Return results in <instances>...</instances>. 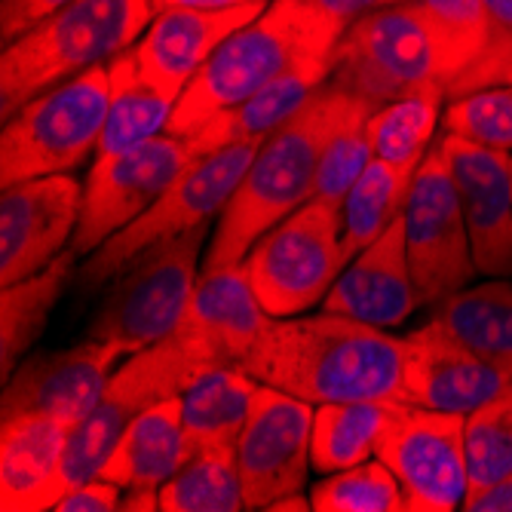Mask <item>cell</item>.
I'll list each match as a JSON object with an SVG mask.
<instances>
[{
  "label": "cell",
  "instance_id": "1",
  "mask_svg": "<svg viewBox=\"0 0 512 512\" xmlns=\"http://www.w3.org/2000/svg\"><path fill=\"white\" fill-rule=\"evenodd\" d=\"M402 359L405 338L322 310L316 316L270 319L240 368L258 384L292 393L310 405L402 402Z\"/></svg>",
  "mask_w": 512,
  "mask_h": 512
},
{
  "label": "cell",
  "instance_id": "2",
  "mask_svg": "<svg viewBox=\"0 0 512 512\" xmlns=\"http://www.w3.org/2000/svg\"><path fill=\"white\" fill-rule=\"evenodd\" d=\"M375 111V105L353 96L332 77L316 86L310 99L261 142L237 191L221 209L203 273L243 264L249 249L273 224L313 200L325 148L344 126Z\"/></svg>",
  "mask_w": 512,
  "mask_h": 512
},
{
  "label": "cell",
  "instance_id": "3",
  "mask_svg": "<svg viewBox=\"0 0 512 512\" xmlns=\"http://www.w3.org/2000/svg\"><path fill=\"white\" fill-rule=\"evenodd\" d=\"M344 22L310 0H270V7L237 28L178 96L166 132L188 138L215 114L240 105L273 80L310 62L332 59Z\"/></svg>",
  "mask_w": 512,
  "mask_h": 512
},
{
  "label": "cell",
  "instance_id": "4",
  "mask_svg": "<svg viewBox=\"0 0 512 512\" xmlns=\"http://www.w3.org/2000/svg\"><path fill=\"white\" fill-rule=\"evenodd\" d=\"M154 22V0H68L0 56V111L10 120L56 83L114 59Z\"/></svg>",
  "mask_w": 512,
  "mask_h": 512
},
{
  "label": "cell",
  "instance_id": "5",
  "mask_svg": "<svg viewBox=\"0 0 512 512\" xmlns=\"http://www.w3.org/2000/svg\"><path fill=\"white\" fill-rule=\"evenodd\" d=\"M332 80L375 108L448 86L442 40L421 0L381 7L347 25L332 53Z\"/></svg>",
  "mask_w": 512,
  "mask_h": 512
},
{
  "label": "cell",
  "instance_id": "6",
  "mask_svg": "<svg viewBox=\"0 0 512 512\" xmlns=\"http://www.w3.org/2000/svg\"><path fill=\"white\" fill-rule=\"evenodd\" d=\"M108 65H92L25 102L0 132V184L62 175L99 148L108 120Z\"/></svg>",
  "mask_w": 512,
  "mask_h": 512
},
{
  "label": "cell",
  "instance_id": "7",
  "mask_svg": "<svg viewBox=\"0 0 512 512\" xmlns=\"http://www.w3.org/2000/svg\"><path fill=\"white\" fill-rule=\"evenodd\" d=\"M212 221L160 240L138 252L117 276L114 286L89 319L86 335L114 341L126 353H138L163 341L191 304L197 289V264Z\"/></svg>",
  "mask_w": 512,
  "mask_h": 512
},
{
  "label": "cell",
  "instance_id": "8",
  "mask_svg": "<svg viewBox=\"0 0 512 512\" xmlns=\"http://www.w3.org/2000/svg\"><path fill=\"white\" fill-rule=\"evenodd\" d=\"M341 234V206L307 200L249 249L243 267L258 301L273 319L301 316L325 301L347 267Z\"/></svg>",
  "mask_w": 512,
  "mask_h": 512
},
{
  "label": "cell",
  "instance_id": "9",
  "mask_svg": "<svg viewBox=\"0 0 512 512\" xmlns=\"http://www.w3.org/2000/svg\"><path fill=\"white\" fill-rule=\"evenodd\" d=\"M200 375L206 371L184 350L175 332L145 350L129 353V359L111 375L96 408L68 436L62 467L65 491L99 479V470L135 417L169 396H181Z\"/></svg>",
  "mask_w": 512,
  "mask_h": 512
},
{
  "label": "cell",
  "instance_id": "10",
  "mask_svg": "<svg viewBox=\"0 0 512 512\" xmlns=\"http://www.w3.org/2000/svg\"><path fill=\"white\" fill-rule=\"evenodd\" d=\"M258 148L261 142H246L191 160V166L154 200L151 209H145L132 224L117 230L108 243L92 252V258L80 267V289L92 292L105 286L148 246L178 237L184 230H194L203 221H215L230 194L237 191Z\"/></svg>",
  "mask_w": 512,
  "mask_h": 512
},
{
  "label": "cell",
  "instance_id": "11",
  "mask_svg": "<svg viewBox=\"0 0 512 512\" xmlns=\"http://www.w3.org/2000/svg\"><path fill=\"white\" fill-rule=\"evenodd\" d=\"M405 240L411 276L424 307H436L467 289L479 273L457 184L439 142L414 172L405 203Z\"/></svg>",
  "mask_w": 512,
  "mask_h": 512
},
{
  "label": "cell",
  "instance_id": "12",
  "mask_svg": "<svg viewBox=\"0 0 512 512\" xmlns=\"http://www.w3.org/2000/svg\"><path fill=\"white\" fill-rule=\"evenodd\" d=\"M375 457L396 473L411 512H451L470 491L463 414L402 402Z\"/></svg>",
  "mask_w": 512,
  "mask_h": 512
},
{
  "label": "cell",
  "instance_id": "13",
  "mask_svg": "<svg viewBox=\"0 0 512 512\" xmlns=\"http://www.w3.org/2000/svg\"><path fill=\"white\" fill-rule=\"evenodd\" d=\"M191 160L197 157L188 142L169 132H160L129 151L96 157L86 175L80 221L68 249L92 255L117 230L151 209L154 200L191 166Z\"/></svg>",
  "mask_w": 512,
  "mask_h": 512
},
{
  "label": "cell",
  "instance_id": "14",
  "mask_svg": "<svg viewBox=\"0 0 512 512\" xmlns=\"http://www.w3.org/2000/svg\"><path fill=\"white\" fill-rule=\"evenodd\" d=\"M316 405L258 384L243 433L237 439V467L249 509H270L276 500L301 494L313 467V411Z\"/></svg>",
  "mask_w": 512,
  "mask_h": 512
},
{
  "label": "cell",
  "instance_id": "15",
  "mask_svg": "<svg viewBox=\"0 0 512 512\" xmlns=\"http://www.w3.org/2000/svg\"><path fill=\"white\" fill-rule=\"evenodd\" d=\"M83 206V188L62 172L7 184L0 194V286L43 270L65 252Z\"/></svg>",
  "mask_w": 512,
  "mask_h": 512
},
{
  "label": "cell",
  "instance_id": "16",
  "mask_svg": "<svg viewBox=\"0 0 512 512\" xmlns=\"http://www.w3.org/2000/svg\"><path fill=\"white\" fill-rule=\"evenodd\" d=\"M120 356H129L120 344L96 338H86L68 350L28 356L4 381L7 387L0 399V417L43 411L77 427L102 399L111 381V368Z\"/></svg>",
  "mask_w": 512,
  "mask_h": 512
},
{
  "label": "cell",
  "instance_id": "17",
  "mask_svg": "<svg viewBox=\"0 0 512 512\" xmlns=\"http://www.w3.org/2000/svg\"><path fill=\"white\" fill-rule=\"evenodd\" d=\"M270 313L258 301L243 264L200 273L191 304L175 325L184 344L203 371L240 368L270 325Z\"/></svg>",
  "mask_w": 512,
  "mask_h": 512
},
{
  "label": "cell",
  "instance_id": "18",
  "mask_svg": "<svg viewBox=\"0 0 512 512\" xmlns=\"http://www.w3.org/2000/svg\"><path fill=\"white\" fill-rule=\"evenodd\" d=\"M439 148L457 184L476 270L512 279V154L448 132L439 138Z\"/></svg>",
  "mask_w": 512,
  "mask_h": 512
},
{
  "label": "cell",
  "instance_id": "19",
  "mask_svg": "<svg viewBox=\"0 0 512 512\" xmlns=\"http://www.w3.org/2000/svg\"><path fill=\"white\" fill-rule=\"evenodd\" d=\"M506 384H512V375L463 347L436 319L405 338L402 402L408 405L467 417Z\"/></svg>",
  "mask_w": 512,
  "mask_h": 512
},
{
  "label": "cell",
  "instance_id": "20",
  "mask_svg": "<svg viewBox=\"0 0 512 512\" xmlns=\"http://www.w3.org/2000/svg\"><path fill=\"white\" fill-rule=\"evenodd\" d=\"M270 7V0H252L230 10H188L175 7L154 16L148 31L132 46L142 74L178 102L184 86L209 62V56L234 34Z\"/></svg>",
  "mask_w": 512,
  "mask_h": 512
},
{
  "label": "cell",
  "instance_id": "21",
  "mask_svg": "<svg viewBox=\"0 0 512 512\" xmlns=\"http://www.w3.org/2000/svg\"><path fill=\"white\" fill-rule=\"evenodd\" d=\"M417 307H424L421 292L414 286L405 240V212L384 234L362 249L350 267L335 279L325 295L322 310L362 319L378 329H393L405 322Z\"/></svg>",
  "mask_w": 512,
  "mask_h": 512
},
{
  "label": "cell",
  "instance_id": "22",
  "mask_svg": "<svg viewBox=\"0 0 512 512\" xmlns=\"http://www.w3.org/2000/svg\"><path fill=\"white\" fill-rule=\"evenodd\" d=\"M74 424L56 414L25 411L4 417L0 427V509H53L65 494L62 467Z\"/></svg>",
  "mask_w": 512,
  "mask_h": 512
},
{
  "label": "cell",
  "instance_id": "23",
  "mask_svg": "<svg viewBox=\"0 0 512 512\" xmlns=\"http://www.w3.org/2000/svg\"><path fill=\"white\" fill-rule=\"evenodd\" d=\"M329 77H332V59L310 62L298 71H289L286 77L273 80L270 86L243 99L240 105L215 114L194 135L184 138V142H188L194 157H206V154L246 145V142H264V138L279 123H286L310 99V92Z\"/></svg>",
  "mask_w": 512,
  "mask_h": 512
},
{
  "label": "cell",
  "instance_id": "24",
  "mask_svg": "<svg viewBox=\"0 0 512 512\" xmlns=\"http://www.w3.org/2000/svg\"><path fill=\"white\" fill-rule=\"evenodd\" d=\"M184 460V405L169 396L142 411L114 445L99 479L126 488H154L175 476Z\"/></svg>",
  "mask_w": 512,
  "mask_h": 512
},
{
  "label": "cell",
  "instance_id": "25",
  "mask_svg": "<svg viewBox=\"0 0 512 512\" xmlns=\"http://www.w3.org/2000/svg\"><path fill=\"white\" fill-rule=\"evenodd\" d=\"M258 381L243 368H212L181 393L184 460L206 448H237ZM181 460V463H184Z\"/></svg>",
  "mask_w": 512,
  "mask_h": 512
},
{
  "label": "cell",
  "instance_id": "26",
  "mask_svg": "<svg viewBox=\"0 0 512 512\" xmlns=\"http://www.w3.org/2000/svg\"><path fill=\"white\" fill-rule=\"evenodd\" d=\"M77 258L80 255L68 249L43 270L0 289V371H4V381L16 371L25 350L40 338L53 307L68 292Z\"/></svg>",
  "mask_w": 512,
  "mask_h": 512
},
{
  "label": "cell",
  "instance_id": "27",
  "mask_svg": "<svg viewBox=\"0 0 512 512\" xmlns=\"http://www.w3.org/2000/svg\"><path fill=\"white\" fill-rule=\"evenodd\" d=\"M433 319L463 347L512 375V283L491 279L436 304Z\"/></svg>",
  "mask_w": 512,
  "mask_h": 512
},
{
  "label": "cell",
  "instance_id": "28",
  "mask_svg": "<svg viewBox=\"0 0 512 512\" xmlns=\"http://www.w3.org/2000/svg\"><path fill=\"white\" fill-rule=\"evenodd\" d=\"M105 65H108V80H111V102H108V120L99 138L96 157L129 151L135 145L148 142V138L160 135V129H166L169 114L175 108V102L163 96V92L142 74L132 46L117 53L114 59H108Z\"/></svg>",
  "mask_w": 512,
  "mask_h": 512
},
{
  "label": "cell",
  "instance_id": "29",
  "mask_svg": "<svg viewBox=\"0 0 512 512\" xmlns=\"http://www.w3.org/2000/svg\"><path fill=\"white\" fill-rule=\"evenodd\" d=\"M402 402H329L316 405L310 460L316 473H338L378 454V442Z\"/></svg>",
  "mask_w": 512,
  "mask_h": 512
},
{
  "label": "cell",
  "instance_id": "30",
  "mask_svg": "<svg viewBox=\"0 0 512 512\" xmlns=\"http://www.w3.org/2000/svg\"><path fill=\"white\" fill-rule=\"evenodd\" d=\"M411 181L414 172L411 169H399L381 157H375L365 172L359 175V181L350 188L341 212H344V261L350 264L362 249H368L375 243L384 230L402 218L408 194H411Z\"/></svg>",
  "mask_w": 512,
  "mask_h": 512
},
{
  "label": "cell",
  "instance_id": "31",
  "mask_svg": "<svg viewBox=\"0 0 512 512\" xmlns=\"http://www.w3.org/2000/svg\"><path fill=\"white\" fill-rule=\"evenodd\" d=\"M163 512H240L246 506L237 448H206L191 454L160 485Z\"/></svg>",
  "mask_w": 512,
  "mask_h": 512
},
{
  "label": "cell",
  "instance_id": "32",
  "mask_svg": "<svg viewBox=\"0 0 512 512\" xmlns=\"http://www.w3.org/2000/svg\"><path fill=\"white\" fill-rule=\"evenodd\" d=\"M445 86H427L405 99L381 105L368 117V138L375 157L417 172L427 151L433 148V132L442 114Z\"/></svg>",
  "mask_w": 512,
  "mask_h": 512
},
{
  "label": "cell",
  "instance_id": "33",
  "mask_svg": "<svg viewBox=\"0 0 512 512\" xmlns=\"http://www.w3.org/2000/svg\"><path fill=\"white\" fill-rule=\"evenodd\" d=\"M310 503L313 512H402L405 494L387 463L371 457L313 485Z\"/></svg>",
  "mask_w": 512,
  "mask_h": 512
},
{
  "label": "cell",
  "instance_id": "34",
  "mask_svg": "<svg viewBox=\"0 0 512 512\" xmlns=\"http://www.w3.org/2000/svg\"><path fill=\"white\" fill-rule=\"evenodd\" d=\"M470 491L512 473V384L467 414Z\"/></svg>",
  "mask_w": 512,
  "mask_h": 512
},
{
  "label": "cell",
  "instance_id": "35",
  "mask_svg": "<svg viewBox=\"0 0 512 512\" xmlns=\"http://www.w3.org/2000/svg\"><path fill=\"white\" fill-rule=\"evenodd\" d=\"M442 129L473 145L512 154V86H488L451 99Z\"/></svg>",
  "mask_w": 512,
  "mask_h": 512
},
{
  "label": "cell",
  "instance_id": "36",
  "mask_svg": "<svg viewBox=\"0 0 512 512\" xmlns=\"http://www.w3.org/2000/svg\"><path fill=\"white\" fill-rule=\"evenodd\" d=\"M445 50L451 80L467 68L488 43L494 19L485 0H421ZM448 80V83H451ZM448 89V86H445Z\"/></svg>",
  "mask_w": 512,
  "mask_h": 512
},
{
  "label": "cell",
  "instance_id": "37",
  "mask_svg": "<svg viewBox=\"0 0 512 512\" xmlns=\"http://www.w3.org/2000/svg\"><path fill=\"white\" fill-rule=\"evenodd\" d=\"M371 160H375V148H371L368 138V117H359L350 126H344L332 138V145L325 148L313 184V200L344 206L350 188L359 181V175Z\"/></svg>",
  "mask_w": 512,
  "mask_h": 512
},
{
  "label": "cell",
  "instance_id": "38",
  "mask_svg": "<svg viewBox=\"0 0 512 512\" xmlns=\"http://www.w3.org/2000/svg\"><path fill=\"white\" fill-rule=\"evenodd\" d=\"M488 86H512V28L506 25H494L482 53L448 83L445 99L451 102L457 96Z\"/></svg>",
  "mask_w": 512,
  "mask_h": 512
},
{
  "label": "cell",
  "instance_id": "39",
  "mask_svg": "<svg viewBox=\"0 0 512 512\" xmlns=\"http://www.w3.org/2000/svg\"><path fill=\"white\" fill-rule=\"evenodd\" d=\"M65 4L68 0H4L0 4V37H4V46L37 28Z\"/></svg>",
  "mask_w": 512,
  "mask_h": 512
},
{
  "label": "cell",
  "instance_id": "40",
  "mask_svg": "<svg viewBox=\"0 0 512 512\" xmlns=\"http://www.w3.org/2000/svg\"><path fill=\"white\" fill-rule=\"evenodd\" d=\"M123 488L105 479H92L83 485L68 488L59 500H56V512H114L120 509V494Z\"/></svg>",
  "mask_w": 512,
  "mask_h": 512
},
{
  "label": "cell",
  "instance_id": "41",
  "mask_svg": "<svg viewBox=\"0 0 512 512\" xmlns=\"http://www.w3.org/2000/svg\"><path fill=\"white\" fill-rule=\"evenodd\" d=\"M460 509L463 512H512V473L491 485L467 491Z\"/></svg>",
  "mask_w": 512,
  "mask_h": 512
},
{
  "label": "cell",
  "instance_id": "42",
  "mask_svg": "<svg viewBox=\"0 0 512 512\" xmlns=\"http://www.w3.org/2000/svg\"><path fill=\"white\" fill-rule=\"evenodd\" d=\"M310 4H316L319 10H325L344 25H353L356 19L375 13L381 7H390V4H402V0H310Z\"/></svg>",
  "mask_w": 512,
  "mask_h": 512
},
{
  "label": "cell",
  "instance_id": "43",
  "mask_svg": "<svg viewBox=\"0 0 512 512\" xmlns=\"http://www.w3.org/2000/svg\"><path fill=\"white\" fill-rule=\"evenodd\" d=\"M252 4V0H154V16L163 10H175V7H188V10H230V7H243Z\"/></svg>",
  "mask_w": 512,
  "mask_h": 512
},
{
  "label": "cell",
  "instance_id": "44",
  "mask_svg": "<svg viewBox=\"0 0 512 512\" xmlns=\"http://www.w3.org/2000/svg\"><path fill=\"white\" fill-rule=\"evenodd\" d=\"M485 4H488V13H491L494 25L512 28V0H485Z\"/></svg>",
  "mask_w": 512,
  "mask_h": 512
}]
</instances>
